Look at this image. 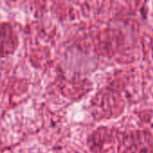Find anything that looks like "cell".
<instances>
[{
	"instance_id": "cell-1",
	"label": "cell",
	"mask_w": 153,
	"mask_h": 153,
	"mask_svg": "<svg viewBox=\"0 0 153 153\" xmlns=\"http://www.w3.org/2000/svg\"><path fill=\"white\" fill-rule=\"evenodd\" d=\"M18 44V37L12 25L7 22L0 23V57L13 53Z\"/></svg>"
}]
</instances>
